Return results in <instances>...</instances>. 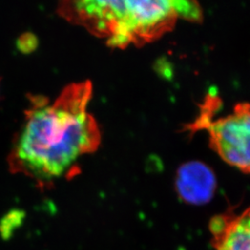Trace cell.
Listing matches in <instances>:
<instances>
[{
  "mask_svg": "<svg viewBox=\"0 0 250 250\" xmlns=\"http://www.w3.org/2000/svg\"><path fill=\"white\" fill-rule=\"evenodd\" d=\"M189 128L206 130L210 147L223 161L250 174V103H238L232 113L214 121L207 100Z\"/></svg>",
  "mask_w": 250,
  "mask_h": 250,
  "instance_id": "3957f363",
  "label": "cell"
},
{
  "mask_svg": "<svg viewBox=\"0 0 250 250\" xmlns=\"http://www.w3.org/2000/svg\"><path fill=\"white\" fill-rule=\"evenodd\" d=\"M209 229L213 250H250V208L215 216Z\"/></svg>",
  "mask_w": 250,
  "mask_h": 250,
  "instance_id": "5b68a950",
  "label": "cell"
},
{
  "mask_svg": "<svg viewBox=\"0 0 250 250\" xmlns=\"http://www.w3.org/2000/svg\"><path fill=\"white\" fill-rule=\"evenodd\" d=\"M217 187L212 170L203 162L190 161L176 172L175 189L180 198L189 204L202 205L214 195Z\"/></svg>",
  "mask_w": 250,
  "mask_h": 250,
  "instance_id": "277c9868",
  "label": "cell"
},
{
  "mask_svg": "<svg viewBox=\"0 0 250 250\" xmlns=\"http://www.w3.org/2000/svg\"><path fill=\"white\" fill-rule=\"evenodd\" d=\"M17 46L23 53L32 52L37 46V39L36 36H33L32 34L27 33L19 38Z\"/></svg>",
  "mask_w": 250,
  "mask_h": 250,
  "instance_id": "8992f818",
  "label": "cell"
},
{
  "mask_svg": "<svg viewBox=\"0 0 250 250\" xmlns=\"http://www.w3.org/2000/svg\"><path fill=\"white\" fill-rule=\"evenodd\" d=\"M89 81L67 85L57 99L30 98L23 125L9 153V170L33 179L40 188L76 174L81 158L101 141L98 122L88 111Z\"/></svg>",
  "mask_w": 250,
  "mask_h": 250,
  "instance_id": "6da1fadb",
  "label": "cell"
},
{
  "mask_svg": "<svg viewBox=\"0 0 250 250\" xmlns=\"http://www.w3.org/2000/svg\"><path fill=\"white\" fill-rule=\"evenodd\" d=\"M178 18L200 21L202 10L195 1H109L106 42L117 48L150 43L170 31Z\"/></svg>",
  "mask_w": 250,
  "mask_h": 250,
  "instance_id": "7a4b0ae2",
  "label": "cell"
}]
</instances>
